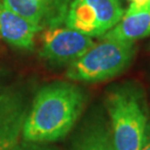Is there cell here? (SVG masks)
<instances>
[{
  "mask_svg": "<svg viewBox=\"0 0 150 150\" xmlns=\"http://www.w3.org/2000/svg\"><path fill=\"white\" fill-rule=\"evenodd\" d=\"M130 4H136L140 6H150V0H128Z\"/></svg>",
  "mask_w": 150,
  "mask_h": 150,
  "instance_id": "obj_13",
  "label": "cell"
},
{
  "mask_svg": "<svg viewBox=\"0 0 150 150\" xmlns=\"http://www.w3.org/2000/svg\"><path fill=\"white\" fill-rule=\"evenodd\" d=\"M136 50L134 42L100 38L80 58L69 64L67 77L86 83L110 80L128 69Z\"/></svg>",
  "mask_w": 150,
  "mask_h": 150,
  "instance_id": "obj_3",
  "label": "cell"
},
{
  "mask_svg": "<svg viewBox=\"0 0 150 150\" xmlns=\"http://www.w3.org/2000/svg\"><path fill=\"white\" fill-rule=\"evenodd\" d=\"M27 113V103L21 93H0V150H12L20 142Z\"/></svg>",
  "mask_w": 150,
  "mask_h": 150,
  "instance_id": "obj_7",
  "label": "cell"
},
{
  "mask_svg": "<svg viewBox=\"0 0 150 150\" xmlns=\"http://www.w3.org/2000/svg\"><path fill=\"white\" fill-rule=\"evenodd\" d=\"M148 36H150V6L130 4L120 21L100 38L136 42Z\"/></svg>",
  "mask_w": 150,
  "mask_h": 150,
  "instance_id": "obj_8",
  "label": "cell"
},
{
  "mask_svg": "<svg viewBox=\"0 0 150 150\" xmlns=\"http://www.w3.org/2000/svg\"><path fill=\"white\" fill-rule=\"evenodd\" d=\"M141 150H150V116L148 119V123L146 127L145 136H144V141L141 146Z\"/></svg>",
  "mask_w": 150,
  "mask_h": 150,
  "instance_id": "obj_12",
  "label": "cell"
},
{
  "mask_svg": "<svg viewBox=\"0 0 150 150\" xmlns=\"http://www.w3.org/2000/svg\"><path fill=\"white\" fill-rule=\"evenodd\" d=\"M12 150H58L54 147L49 146L48 144H38V142H28V141H22Z\"/></svg>",
  "mask_w": 150,
  "mask_h": 150,
  "instance_id": "obj_11",
  "label": "cell"
},
{
  "mask_svg": "<svg viewBox=\"0 0 150 150\" xmlns=\"http://www.w3.org/2000/svg\"><path fill=\"white\" fill-rule=\"evenodd\" d=\"M87 102V92L77 85L58 81L43 87L28 110L22 139L50 144L62 139L75 127Z\"/></svg>",
  "mask_w": 150,
  "mask_h": 150,
  "instance_id": "obj_1",
  "label": "cell"
},
{
  "mask_svg": "<svg viewBox=\"0 0 150 150\" xmlns=\"http://www.w3.org/2000/svg\"><path fill=\"white\" fill-rule=\"evenodd\" d=\"M40 31V28L9 9L0 0V39L17 48L30 50Z\"/></svg>",
  "mask_w": 150,
  "mask_h": 150,
  "instance_id": "obj_9",
  "label": "cell"
},
{
  "mask_svg": "<svg viewBox=\"0 0 150 150\" xmlns=\"http://www.w3.org/2000/svg\"><path fill=\"white\" fill-rule=\"evenodd\" d=\"M120 0H72L64 26L91 38H100L123 16Z\"/></svg>",
  "mask_w": 150,
  "mask_h": 150,
  "instance_id": "obj_4",
  "label": "cell"
},
{
  "mask_svg": "<svg viewBox=\"0 0 150 150\" xmlns=\"http://www.w3.org/2000/svg\"><path fill=\"white\" fill-rule=\"evenodd\" d=\"M72 0H2L4 5L40 30L62 26Z\"/></svg>",
  "mask_w": 150,
  "mask_h": 150,
  "instance_id": "obj_6",
  "label": "cell"
},
{
  "mask_svg": "<svg viewBox=\"0 0 150 150\" xmlns=\"http://www.w3.org/2000/svg\"><path fill=\"white\" fill-rule=\"evenodd\" d=\"M70 150H116L108 119L102 116L89 119L76 136Z\"/></svg>",
  "mask_w": 150,
  "mask_h": 150,
  "instance_id": "obj_10",
  "label": "cell"
},
{
  "mask_svg": "<svg viewBox=\"0 0 150 150\" xmlns=\"http://www.w3.org/2000/svg\"><path fill=\"white\" fill-rule=\"evenodd\" d=\"M105 107L116 150H141L150 116L142 87L134 81L109 87Z\"/></svg>",
  "mask_w": 150,
  "mask_h": 150,
  "instance_id": "obj_2",
  "label": "cell"
},
{
  "mask_svg": "<svg viewBox=\"0 0 150 150\" xmlns=\"http://www.w3.org/2000/svg\"><path fill=\"white\" fill-rule=\"evenodd\" d=\"M149 50H150V46H149Z\"/></svg>",
  "mask_w": 150,
  "mask_h": 150,
  "instance_id": "obj_14",
  "label": "cell"
},
{
  "mask_svg": "<svg viewBox=\"0 0 150 150\" xmlns=\"http://www.w3.org/2000/svg\"><path fill=\"white\" fill-rule=\"evenodd\" d=\"M95 38L67 26L43 29L40 56L54 64H72L93 46Z\"/></svg>",
  "mask_w": 150,
  "mask_h": 150,
  "instance_id": "obj_5",
  "label": "cell"
}]
</instances>
